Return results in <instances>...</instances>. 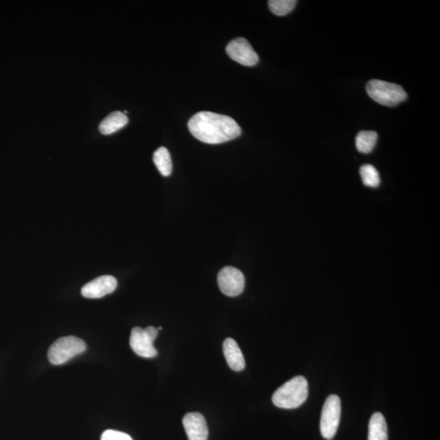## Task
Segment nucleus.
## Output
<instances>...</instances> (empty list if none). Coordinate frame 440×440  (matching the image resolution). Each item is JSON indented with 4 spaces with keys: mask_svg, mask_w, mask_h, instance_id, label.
<instances>
[{
    "mask_svg": "<svg viewBox=\"0 0 440 440\" xmlns=\"http://www.w3.org/2000/svg\"><path fill=\"white\" fill-rule=\"evenodd\" d=\"M188 130L203 143L218 145L238 138L242 129L234 119L212 112H199L190 118Z\"/></svg>",
    "mask_w": 440,
    "mask_h": 440,
    "instance_id": "1",
    "label": "nucleus"
},
{
    "mask_svg": "<svg viewBox=\"0 0 440 440\" xmlns=\"http://www.w3.org/2000/svg\"><path fill=\"white\" fill-rule=\"evenodd\" d=\"M308 396V382L305 377L297 376L283 384L272 396L276 407L293 410L302 405Z\"/></svg>",
    "mask_w": 440,
    "mask_h": 440,
    "instance_id": "2",
    "label": "nucleus"
},
{
    "mask_svg": "<svg viewBox=\"0 0 440 440\" xmlns=\"http://www.w3.org/2000/svg\"><path fill=\"white\" fill-rule=\"evenodd\" d=\"M366 91L374 102L389 107L396 106L407 99L401 86L386 81L371 80L367 83Z\"/></svg>",
    "mask_w": 440,
    "mask_h": 440,
    "instance_id": "3",
    "label": "nucleus"
},
{
    "mask_svg": "<svg viewBox=\"0 0 440 440\" xmlns=\"http://www.w3.org/2000/svg\"><path fill=\"white\" fill-rule=\"evenodd\" d=\"M86 350L87 345L81 338L75 336L62 337L52 343L48 358L52 365H60L85 353Z\"/></svg>",
    "mask_w": 440,
    "mask_h": 440,
    "instance_id": "4",
    "label": "nucleus"
},
{
    "mask_svg": "<svg viewBox=\"0 0 440 440\" xmlns=\"http://www.w3.org/2000/svg\"><path fill=\"white\" fill-rule=\"evenodd\" d=\"M159 335L158 328L149 326L146 329L135 327L130 337V346L133 352L144 358H154L158 350L154 343Z\"/></svg>",
    "mask_w": 440,
    "mask_h": 440,
    "instance_id": "5",
    "label": "nucleus"
},
{
    "mask_svg": "<svg viewBox=\"0 0 440 440\" xmlns=\"http://www.w3.org/2000/svg\"><path fill=\"white\" fill-rule=\"evenodd\" d=\"M341 417V401L336 395L329 396L322 408L321 432L326 439H332L336 434Z\"/></svg>",
    "mask_w": 440,
    "mask_h": 440,
    "instance_id": "6",
    "label": "nucleus"
},
{
    "mask_svg": "<svg viewBox=\"0 0 440 440\" xmlns=\"http://www.w3.org/2000/svg\"><path fill=\"white\" fill-rule=\"evenodd\" d=\"M245 283L243 272L233 267H225L219 272V287L225 295L228 297L240 295L244 291Z\"/></svg>",
    "mask_w": 440,
    "mask_h": 440,
    "instance_id": "7",
    "label": "nucleus"
},
{
    "mask_svg": "<svg viewBox=\"0 0 440 440\" xmlns=\"http://www.w3.org/2000/svg\"><path fill=\"white\" fill-rule=\"evenodd\" d=\"M226 52L230 59L245 66H254L258 64L259 56L256 54L248 40L238 38L232 40L226 47Z\"/></svg>",
    "mask_w": 440,
    "mask_h": 440,
    "instance_id": "8",
    "label": "nucleus"
},
{
    "mask_svg": "<svg viewBox=\"0 0 440 440\" xmlns=\"http://www.w3.org/2000/svg\"><path fill=\"white\" fill-rule=\"evenodd\" d=\"M118 286V281L112 276H102L88 282L82 288V295L87 298H101L113 293Z\"/></svg>",
    "mask_w": 440,
    "mask_h": 440,
    "instance_id": "9",
    "label": "nucleus"
},
{
    "mask_svg": "<svg viewBox=\"0 0 440 440\" xmlns=\"http://www.w3.org/2000/svg\"><path fill=\"white\" fill-rule=\"evenodd\" d=\"M188 440H207L208 427L205 417L199 412H190L183 418Z\"/></svg>",
    "mask_w": 440,
    "mask_h": 440,
    "instance_id": "10",
    "label": "nucleus"
},
{
    "mask_svg": "<svg viewBox=\"0 0 440 440\" xmlns=\"http://www.w3.org/2000/svg\"><path fill=\"white\" fill-rule=\"evenodd\" d=\"M225 359L230 368L233 371L240 372L245 369L244 355L238 344L233 338H226L223 345Z\"/></svg>",
    "mask_w": 440,
    "mask_h": 440,
    "instance_id": "11",
    "label": "nucleus"
},
{
    "mask_svg": "<svg viewBox=\"0 0 440 440\" xmlns=\"http://www.w3.org/2000/svg\"><path fill=\"white\" fill-rule=\"evenodd\" d=\"M128 123V118L124 113L115 111L108 115L99 126L103 135H111L118 132Z\"/></svg>",
    "mask_w": 440,
    "mask_h": 440,
    "instance_id": "12",
    "label": "nucleus"
},
{
    "mask_svg": "<svg viewBox=\"0 0 440 440\" xmlns=\"http://www.w3.org/2000/svg\"><path fill=\"white\" fill-rule=\"evenodd\" d=\"M368 440H389V429L381 412L374 413L370 418Z\"/></svg>",
    "mask_w": 440,
    "mask_h": 440,
    "instance_id": "13",
    "label": "nucleus"
},
{
    "mask_svg": "<svg viewBox=\"0 0 440 440\" xmlns=\"http://www.w3.org/2000/svg\"><path fill=\"white\" fill-rule=\"evenodd\" d=\"M379 135L374 130H362L355 138L356 149L361 154H369L378 142Z\"/></svg>",
    "mask_w": 440,
    "mask_h": 440,
    "instance_id": "14",
    "label": "nucleus"
},
{
    "mask_svg": "<svg viewBox=\"0 0 440 440\" xmlns=\"http://www.w3.org/2000/svg\"><path fill=\"white\" fill-rule=\"evenodd\" d=\"M154 161L161 176H169L172 171V161L169 149L160 147L155 151Z\"/></svg>",
    "mask_w": 440,
    "mask_h": 440,
    "instance_id": "15",
    "label": "nucleus"
},
{
    "mask_svg": "<svg viewBox=\"0 0 440 440\" xmlns=\"http://www.w3.org/2000/svg\"><path fill=\"white\" fill-rule=\"evenodd\" d=\"M360 174L365 186L370 188L379 186L381 181L379 173L374 166L364 165L361 166Z\"/></svg>",
    "mask_w": 440,
    "mask_h": 440,
    "instance_id": "16",
    "label": "nucleus"
},
{
    "mask_svg": "<svg viewBox=\"0 0 440 440\" xmlns=\"http://www.w3.org/2000/svg\"><path fill=\"white\" fill-rule=\"evenodd\" d=\"M296 4L295 0H270L269 6L272 13L282 17L291 13Z\"/></svg>",
    "mask_w": 440,
    "mask_h": 440,
    "instance_id": "17",
    "label": "nucleus"
},
{
    "mask_svg": "<svg viewBox=\"0 0 440 440\" xmlns=\"http://www.w3.org/2000/svg\"><path fill=\"white\" fill-rule=\"evenodd\" d=\"M101 440H133L129 434L114 431V429H107L102 434Z\"/></svg>",
    "mask_w": 440,
    "mask_h": 440,
    "instance_id": "18",
    "label": "nucleus"
}]
</instances>
